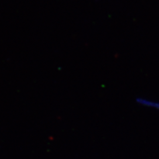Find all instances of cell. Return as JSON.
<instances>
[{"label": "cell", "instance_id": "obj_1", "mask_svg": "<svg viewBox=\"0 0 159 159\" xmlns=\"http://www.w3.org/2000/svg\"><path fill=\"white\" fill-rule=\"evenodd\" d=\"M136 102L139 104V105L143 106L144 107L159 110V102L152 101L151 100V99L143 98H137L136 99Z\"/></svg>", "mask_w": 159, "mask_h": 159}]
</instances>
